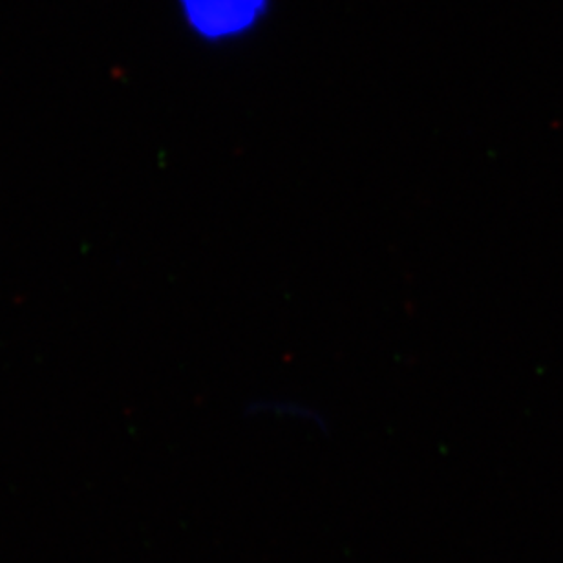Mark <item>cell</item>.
Here are the masks:
<instances>
[{"label":"cell","mask_w":563,"mask_h":563,"mask_svg":"<svg viewBox=\"0 0 563 563\" xmlns=\"http://www.w3.org/2000/svg\"><path fill=\"white\" fill-rule=\"evenodd\" d=\"M272 0H179L185 26L209 44L242 41L261 27Z\"/></svg>","instance_id":"6da1fadb"}]
</instances>
